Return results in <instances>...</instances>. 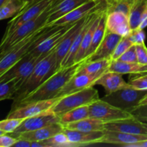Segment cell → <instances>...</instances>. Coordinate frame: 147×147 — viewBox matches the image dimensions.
<instances>
[{
	"instance_id": "obj_13",
	"label": "cell",
	"mask_w": 147,
	"mask_h": 147,
	"mask_svg": "<svg viewBox=\"0 0 147 147\" xmlns=\"http://www.w3.org/2000/svg\"><path fill=\"white\" fill-rule=\"evenodd\" d=\"M105 130L117 131L131 134L147 136V125L135 116L105 123Z\"/></svg>"
},
{
	"instance_id": "obj_50",
	"label": "cell",
	"mask_w": 147,
	"mask_h": 147,
	"mask_svg": "<svg viewBox=\"0 0 147 147\" xmlns=\"http://www.w3.org/2000/svg\"><path fill=\"white\" fill-rule=\"evenodd\" d=\"M6 134L5 132H4V131H1V129H0V136H1V135H3V134Z\"/></svg>"
},
{
	"instance_id": "obj_39",
	"label": "cell",
	"mask_w": 147,
	"mask_h": 147,
	"mask_svg": "<svg viewBox=\"0 0 147 147\" xmlns=\"http://www.w3.org/2000/svg\"><path fill=\"white\" fill-rule=\"evenodd\" d=\"M128 37L131 41V42L136 45H139L145 42L146 34H145L144 30L135 29V30H131Z\"/></svg>"
},
{
	"instance_id": "obj_52",
	"label": "cell",
	"mask_w": 147,
	"mask_h": 147,
	"mask_svg": "<svg viewBox=\"0 0 147 147\" xmlns=\"http://www.w3.org/2000/svg\"><path fill=\"white\" fill-rule=\"evenodd\" d=\"M24 1H27V0H24Z\"/></svg>"
},
{
	"instance_id": "obj_38",
	"label": "cell",
	"mask_w": 147,
	"mask_h": 147,
	"mask_svg": "<svg viewBox=\"0 0 147 147\" xmlns=\"http://www.w3.org/2000/svg\"><path fill=\"white\" fill-rule=\"evenodd\" d=\"M129 84L131 87L137 90H147V78L142 76L136 75L129 80Z\"/></svg>"
},
{
	"instance_id": "obj_16",
	"label": "cell",
	"mask_w": 147,
	"mask_h": 147,
	"mask_svg": "<svg viewBox=\"0 0 147 147\" xmlns=\"http://www.w3.org/2000/svg\"><path fill=\"white\" fill-rule=\"evenodd\" d=\"M76 22L73 23V24L63 26L57 31L53 33L51 35L47 37L42 42H40L35 48L33 49L30 53L34 56H40L48 55L53 50H54L57 47V45L61 42L62 40L65 37L69 29Z\"/></svg>"
},
{
	"instance_id": "obj_6",
	"label": "cell",
	"mask_w": 147,
	"mask_h": 147,
	"mask_svg": "<svg viewBox=\"0 0 147 147\" xmlns=\"http://www.w3.org/2000/svg\"><path fill=\"white\" fill-rule=\"evenodd\" d=\"M45 27L46 26H45L32 34L26 37L14 47L0 53V77L9 70L24 55L31 52L34 48L33 42Z\"/></svg>"
},
{
	"instance_id": "obj_15",
	"label": "cell",
	"mask_w": 147,
	"mask_h": 147,
	"mask_svg": "<svg viewBox=\"0 0 147 147\" xmlns=\"http://www.w3.org/2000/svg\"><path fill=\"white\" fill-rule=\"evenodd\" d=\"M103 73L91 75H77L72 78L68 83L59 92L56 98H62L65 96L96 86L98 79Z\"/></svg>"
},
{
	"instance_id": "obj_47",
	"label": "cell",
	"mask_w": 147,
	"mask_h": 147,
	"mask_svg": "<svg viewBox=\"0 0 147 147\" xmlns=\"http://www.w3.org/2000/svg\"><path fill=\"white\" fill-rule=\"evenodd\" d=\"M8 0H0V7L3 5L4 4H5Z\"/></svg>"
},
{
	"instance_id": "obj_8",
	"label": "cell",
	"mask_w": 147,
	"mask_h": 147,
	"mask_svg": "<svg viewBox=\"0 0 147 147\" xmlns=\"http://www.w3.org/2000/svg\"><path fill=\"white\" fill-rule=\"evenodd\" d=\"M132 116H134L130 112L116 107L101 98L89 105V117L99 119L105 123L129 119Z\"/></svg>"
},
{
	"instance_id": "obj_51",
	"label": "cell",
	"mask_w": 147,
	"mask_h": 147,
	"mask_svg": "<svg viewBox=\"0 0 147 147\" xmlns=\"http://www.w3.org/2000/svg\"><path fill=\"white\" fill-rule=\"evenodd\" d=\"M32 1V0H27V2H29V1Z\"/></svg>"
},
{
	"instance_id": "obj_45",
	"label": "cell",
	"mask_w": 147,
	"mask_h": 147,
	"mask_svg": "<svg viewBox=\"0 0 147 147\" xmlns=\"http://www.w3.org/2000/svg\"><path fill=\"white\" fill-rule=\"evenodd\" d=\"M147 27V17L144 19V20H142V22H141L140 25H139V28L138 29H141V30H144V28H146Z\"/></svg>"
},
{
	"instance_id": "obj_37",
	"label": "cell",
	"mask_w": 147,
	"mask_h": 147,
	"mask_svg": "<svg viewBox=\"0 0 147 147\" xmlns=\"http://www.w3.org/2000/svg\"><path fill=\"white\" fill-rule=\"evenodd\" d=\"M117 60L124 63H138L137 55H136V45L131 46L124 53L120 56Z\"/></svg>"
},
{
	"instance_id": "obj_1",
	"label": "cell",
	"mask_w": 147,
	"mask_h": 147,
	"mask_svg": "<svg viewBox=\"0 0 147 147\" xmlns=\"http://www.w3.org/2000/svg\"><path fill=\"white\" fill-rule=\"evenodd\" d=\"M86 62V60H83L82 61L74 63L70 66L61 67L59 68L34 91L30 93L17 103L12 104L11 111L32 102L48 100L56 98L59 92L72 78L77 74L79 69Z\"/></svg>"
},
{
	"instance_id": "obj_5",
	"label": "cell",
	"mask_w": 147,
	"mask_h": 147,
	"mask_svg": "<svg viewBox=\"0 0 147 147\" xmlns=\"http://www.w3.org/2000/svg\"><path fill=\"white\" fill-rule=\"evenodd\" d=\"M50 12V8L42 13L38 17L23 23L14 30L7 38L1 40L0 42V53L14 47L26 37L46 26V22Z\"/></svg>"
},
{
	"instance_id": "obj_24",
	"label": "cell",
	"mask_w": 147,
	"mask_h": 147,
	"mask_svg": "<svg viewBox=\"0 0 147 147\" xmlns=\"http://www.w3.org/2000/svg\"><path fill=\"white\" fill-rule=\"evenodd\" d=\"M106 7H107V6H106ZM106 16H107V9L106 8V9L102 13V15L100 17V20H99L98 24L97 27H96V30L94 32V34H93L90 47L88 49L83 60H87L96 52L98 47L100 46V45L103 42L105 36L106 35V33H107Z\"/></svg>"
},
{
	"instance_id": "obj_40",
	"label": "cell",
	"mask_w": 147,
	"mask_h": 147,
	"mask_svg": "<svg viewBox=\"0 0 147 147\" xmlns=\"http://www.w3.org/2000/svg\"><path fill=\"white\" fill-rule=\"evenodd\" d=\"M136 51L138 63L147 65V47L145 42L136 45Z\"/></svg>"
},
{
	"instance_id": "obj_14",
	"label": "cell",
	"mask_w": 147,
	"mask_h": 147,
	"mask_svg": "<svg viewBox=\"0 0 147 147\" xmlns=\"http://www.w3.org/2000/svg\"><path fill=\"white\" fill-rule=\"evenodd\" d=\"M87 16V17H88ZM87 17L79 21L76 22L67 31L65 38L62 40L61 42L57 45L55 48V57H56V67L57 70L60 68L63 61L64 60L65 57L67 55V53L70 50L73 42L76 40V37L78 33L80 32V30L83 27L85 22H86Z\"/></svg>"
},
{
	"instance_id": "obj_10",
	"label": "cell",
	"mask_w": 147,
	"mask_h": 147,
	"mask_svg": "<svg viewBox=\"0 0 147 147\" xmlns=\"http://www.w3.org/2000/svg\"><path fill=\"white\" fill-rule=\"evenodd\" d=\"M59 99L60 98H55L48 100H38L27 103L14 110L10 111L7 118L26 119L27 118L37 116L53 109Z\"/></svg>"
},
{
	"instance_id": "obj_26",
	"label": "cell",
	"mask_w": 147,
	"mask_h": 147,
	"mask_svg": "<svg viewBox=\"0 0 147 147\" xmlns=\"http://www.w3.org/2000/svg\"><path fill=\"white\" fill-rule=\"evenodd\" d=\"M106 6H107V4L105 7H103V8L100 9V11H99L98 14L97 15V17L95 18V20H93V22L91 23V24L90 25V27L88 29L87 32L85 34L84 37H83V40H82L81 45H80V49H79L77 55H76V57L75 58L74 63H78V62L82 61V60L84 59L85 55H86V52H87L88 49L90 47V45L91 43L92 38H93V34H94V32L96 30V27H97L98 24L99 23V20H100V17L102 15V13L103 12L105 9L106 8Z\"/></svg>"
},
{
	"instance_id": "obj_49",
	"label": "cell",
	"mask_w": 147,
	"mask_h": 147,
	"mask_svg": "<svg viewBox=\"0 0 147 147\" xmlns=\"http://www.w3.org/2000/svg\"><path fill=\"white\" fill-rule=\"evenodd\" d=\"M140 120H142L144 123H145L147 125V119H140Z\"/></svg>"
},
{
	"instance_id": "obj_21",
	"label": "cell",
	"mask_w": 147,
	"mask_h": 147,
	"mask_svg": "<svg viewBox=\"0 0 147 147\" xmlns=\"http://www.w3.org/2000/svg\"><path fill=\"white\" fill-rule=\"evenodd\" d=\"M121 36L107 31L103 42L94 53L86 60V62L93 61L103 58H111L116 46L122 39Z\"/></svg>"
},
{
	"instance_id": "obj_43",
	"label": "cell",
	"mask_w": 147,
	"mask_h": 147,
	"mask_svg": "<svg viewBox=\"0 0 147 147\" xmlns=\"http://www.w3.org/2000/svg\"><path fill=\"white\" fill-rule=\"evenodd\" d=\"M31 142L27 139L18 138L17 139V142L13 145V147H31Z\"/></svg>"
},
{
	"instance_id": "obj_35",
	"label": "cell",
	"mask_w": 147,
	"mask_h": 147,
	"mask_svg": "<svg viewBox=\"0 0 147 147\" xmlns=\"http://www.w3.org/2000/svg\"><path fill=\"white\" fill-rule=\"evenodd\" d=\"M24 120V119L7 118L4 120L0 121V129L6 134L13 133L21 125Z\"/></svg>"
},
{
	"instance_id": "obj_12",
	"label": "cell",
	"mask_w": 147,
	"mask_h": 147,
	"mask_svg": "<svg viewBox=\"0 0 147 147\" xmlns=\"http://www.w3.org/2000/svg\"><path fill=\"white\" fill-rule=\"evenodd\" d=\"M55 123H60V118L55 114L53 110L50 109L37 116L24 119L13 133L9 134L15 135L23 132L32 131Z\"/></svg>"
},
{
	"instance_id": "obj_9",
	"label": "cell",
	"mask_w": 147,
	"mask_h": 147,
	"mask_svg": "<svg viewBox=\"0 0 147 147\" xmlns=\"http://www.w3.org/2000/svg\"><path fill=\"white\" fill-rule=\"evenodd\" d=\"M47 55L34 56L30 53H27L9 70H7L1 77H0V83L17 78L21 80L22 83L24 80L32 72L38 63H40Z\"/></svg>"
},
{
	"instance_id": "obj_19",
	"label": "cell",
	"mask_w": 147,
	"mask_h": 147,
	"mask_svg": "<svg viewBox=\"0 0 147 147\" xmlns=\"http://www.w3.org/2000/svg\"><path fill=\"white\" fill-rule=\"evenodd\" d=\"M63 130H64V126L61 123H55L32 131L23 132L11 136L16 139L22 138L30 142H39V141H44L50 139L57 134L63 131Z\"/></svg>"
},
{
	"instance_id": "obj_41",
	"label": "cell",
	"mask_w": 147,
	"mask_h": 147,
	"mask_svg": "<svg viewBox=\"0 0 147 147\" xmlns=\"http://www.w3.org/2000/svg\"><path fill=\"white\" fill-rule=\"evenodd\" d=\"M129 112L139 119H147V104L137 106L129 111Z\"/></svg>"
},
{
	"instance_id": "obj_34",
	"label": "cell",
	"mask_w": 147,
	"mask_h": 147,
	"mask_svg": "<svg viewBox=\"0 0 147 147\" xmlns=\"http://www.w3.org/2000/svg\"><path fill=\"white\" fill-rule=\"evenodd\" d=\"M21 80L17 78L0 83V101L14 98L16 92L21 86Z\"/></svg>"
},
{
	"instance_id": "obj_42",
	"label": "cell",
	"mask_w": 147,
	"mask_h": 147,
	"mask_svg": "<svg viewBox=\"0 0 147 147\" xmlns=\"http://www.w3.org/2000/svg\"><path fill=\"white\" fill-rule=\"evenodd\" d=\"M16 142L17 139L11 136L9 134H4L0 136V147L13 146Z\"/></svg>"
},
{
	"instance_id": "obj_4",
	"label": "cell",
	"mask_w": 147,
	"mask_h": 147,
	"mask_svg": "<svg viewBox=\"0 0 147 147\" xmlns=\"http://www.w3.org/2000/svg\"><path fill=\"white\" fill-rule=\"evenodd\" d=\"M60 1L62 0H32L27 2L24 8L9 22L1 40L7 38L23 23L38 17L46 10L58 4Z\"/></svg>"
},
{
	"instance_id": "obj_31",
	"label": "cell",
	"mask_w": 147,
	"mask_h": 147,
	"mask_svg": "<svg viewBox=\"0 0 147 147\" xmlns=\"http://www.w3.org/2000/svg\"><path fill=\"white\" fill-rule=\"evenodd\" d=\"M89 117V105L73 109L60 116V123L65 126L67 123L78 121Z\"/></svg>"
},
{
	"instance_id": "obj_30",
	"label": "cell",
	"mask_w": 147,
	"mask_h": 147,
	"mask_svg": "<svg viewBox=\"0 0 147 147\" xmlns=\"http://www.w3.org/2000/svg\"><path fill=\"white\" fill-rule=\"evenodd\" d=\"M24 0H8L0 7V21L14 17L27 5Z\"/></svg>"
},
{
	"instance_id": "obj_48",
	"label": "cell",
	"mask_w": 147,
	"mask_h": 147,
	"mask_svg": "<svg viewBox=\"0 0 147 147\" xmlns=\"http://www.w3.org/2000/svg\"><path fill=\"white\" fill-rule=\"evenodd\" d=\"M135 75H139V76H144V77L146 78H147V73H142V74H135Z\"/></svg>"
},
{
	"instance_id": "obj_32",
	"label": "cell",
	"mask_w": 147,
	"mask_h": 147,
	"mask_svg": "<svg viewBox=\"0 0 147 147\" xmlns=\"http://www.w3.org/2000/svg\"><path fill=\"white\" fill-rule=\"evenodd\" d=\"M146 7L147 0H136L129 15V22L131 30L139 28Z\"/></svg>"
},
{
	"instance_id": "obj_29",
	"label": "cell",
	"mask_w": 147,
	"mask_h": 147,
	"mask_svg": "<svg viewBox=\"0 0 147 147\" xmlns=\"http://www.w3.org/2000/svg\"><path fill=\"white\" fill-rule=\"evenodd\" d=\"M75 146L69 141L65 133L63 131L57 134L48 139L39 142H32L31 147H70Z\"/></svg>"
},
{
	"instance_id": "obj_28",
	"label": "cell",
	"mask_w": 147,
	"mask_h": 147,
	"mask_svg": "<svg viewBox=\"0 0 147 147\" xmlns=\"http://www.w3.org/2000/svg\"><path fill=\"white\" fill-rule=\"evenodd\" d=\"M111 58H103L93 61L86 62L79 69L77 75H91L106 73L111 64Z\"/></svg>"
},
{
	"instance_id": "obj_2",
	"label": "cell",
	"mask_w": 147,
	"mask_h": 147,
	"mask_svg": "<svg viewBox=\"0 0 147 147\" xmlns=\"http://www.w3.org/2000/svg\"><path fill=\"white\" fill-rule=\"evenodd\" d=\"M55 71H57V67L55 49L38 63L30 76L22 83L21 86L14 95L12 104H15L34 91Z\"/></svg>"
},
{
	"instance_id": "obj_3",
	"label": "cell",
	"mask_w": 147,
	"mask_h": 147,
	"mask_svg": "<svg viewBox=\"0 0 147 147\" xmlns=\"http://www.w3.org/2000/svg\"><path fill=\"white\" fill-rule=\"evenodd\" d=\"M99 98L98 91L93 86L60 98L52 110L55 114L60 117L73 109L90 105Z\"/></svg>"
},
{
	"instance_id": "obj_22",
	"label": "cell",
	"mask_w": 147,
	"mask_h": 147,
	"mask_svg": "<svg viewBox=\"0 0 147 147\" xmlns=\"http://www.w3.org/2000/svg\"><path fill=\"white\" fill-rule=\"evenodd\" d=\"M123 75L115 72L107 71L103 73L96 81V85L101 86L106 94H110L123 88L129 87L130 85L123 78Z\"/></svg>"
},
{
	"instance_id": "obj_44",
	"label": "cell",
	"mask_w": 147,
	"mask_h": 147,
	"mask_svg": "<svg viewBox=\"0 0 147 147\" xmlns=\"http://www.w3.org/2000/svg\"><path fill=\"white\" fill-rule=\"evenodd\" d=\"M125 147H147V139L132 144L126 145Z\"/></svg>"
},
{
	"instance_id": "obj_27",
	"label": "cell",
	"mask_w": 147,
	"mask_h": 147,
	"mask_svg": "<svg viewBox=\"0 0 147 147\" xmlns=\"http://www.w3.org/2000/svg\"><path fill=\"white\" fill-rule=\"evenodd\" d=\"M64 128L81 131H99L105 130V122L88 117L78 121L67 123L65 125Z\"/></svg>"
},
{
	"instance_id": "obj_7",
	"label": "cell",
	"mask_w": 147,
	"mask_h": 147,
	"mask_svg": "<svg viewBox=\"0 0 147 147\" xmlns=\"http://www.w3.org/2000/svg\"><path fill=\"white\" fill-rule=\"evenodd\" d=\"M146 95L147 90H137L129 86L110 94H106L101 99L116 107L129 112L130 110L137 107Z\"/></svg>"
},
{
	"instance_id": "obj_25",
	"label": "cell",
	"mask_w": 147,
	"mask_h": 147,
	"mask_svg": "<svg viewBox=\"0 0 147 147\" xmlns=\"http://www.w3.org/2000/svg\"><path fill=\"white\" fill-rule=\"evenodd\" d=\"M108 71L124 74H142L147 73V65L139 63H124L119 60H112Z\"/></svg>"
},
{
	"instance_id": "obj_20",
	"label": "cell",
	"mask_w": 147,
	"mask_h": 147,
	"mask_svg": "<svg viewBox=\"0 0 147 147\" xmlns=\"http://www.w3.org/2000/svg\"><path fill=\"white\" fill-rule=\"evenodd\" d=\"M146 139H147V136L131 134L117 131L104 130V136L100 143L126 146V145L132 144Z\"/></svg>"
},
{
	"instance_id": "obj_11",
	"label": "cell",
	"mask_w": 147,
	"mask_h": 147,
	"mask_svg": "<svg viewBox=\"0 0 147 147\" xmlns=\"http://www.w3.org/2000/svg\"><path fill=\"white\" fill-rule=\"evenodd\" d=\"M106 4V0H88L61 18L56 20L51 26H64L73 24L85 18Z\"/></svg>"
},
{
	"instance_id": "obj_46",
	"label": "cell",
	"mask_w": 147,
	"mask_h": 147,
	"mask_svg": "<svg viewBox=\"0 0 147 147\" xmlns=\"http://www.w3.org/2000/svg\"><path fill=\"white\" fill-rule=\"evenodd\" d=\"M147 104V95L141 100V102L139 103V106H142V105H146Z\"/></svg>"
},
{
	"instance_id": "obj_23",
	"label": "cell",
	"mask_w": 147,
	"mask_h": 147,
	"mask_svg": "<svg viewBox=\"0 0 147 147\" xmlns=\"http://www.w3.org/2000/svg\"><path fill=\"white\" fill-rule=\"evenodd\" d=\"M88 0H62L50 8V12L46 22V26H51L56 20L61 18Z\"/></svg>"
},
{
	"instance_id": "obj_33",
	"label": "cell",
	"mask_w": 147,
	"mask_h": 147,
	"mask_svg": "<svg viewBox=\"0 0 147 147\" xmlns=\"http://www.w3.org/2000/svg\"><path fill=\"white\" fill-rule=\"evenodd\" d=\"M136 1V0H107V13L119 11L129 17Z\"/></svg>"
},
{
	"instance_id": "obj_17",
	"label": "cell",
	"mask_w": 147,
	"mask_h": 147,
	"mask_svg": "<svg viewBox=\"0 0 147 147\" xmlns=\"http://www.w3.org/2000/svg\"><path fill=\"white\" fill-rule=\"evenodd\" d=\"M106 28L109 32L115 33L121 37H128L131 32L129 17L119 11L107 13Z\"/></svg>"
},
{
	"instance_id": "obj_18",
	"label": "cell",
	"mask_w": 147,
	"mask_h": 147,
	"mask_svg": "<svg viewBox=\"0 0 147 147\" xmlns=\"http://www.w3.org/2000/svg\"><path fill=\"white\" fill-rule=\"evenodd\" d=\"M64 132L69 141L75 146H86L93 144L100 143L104 136V131H81L64 128Z\"/></svg>"
},
{
	"instance_id": "obj_36",
	"label": "cell",
	"mask_w": 147,
	"mask_h": 147,
	"mask_svg": "<svg viewBox=\"0 0 147 147\" xmlns=\"http://www.w3.org/2000/svg\"><path fill=\"white\" fill-rule=\"evenodd\" d=\"M133 43L131 42L129 38L128 37H123L119 42V44L116 46V49H115L114 52L111 55V60H117L120 57L123 53H124L131 46L133 45Z\"/></svg>"
}]
</instances>
